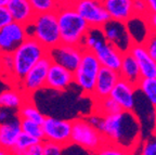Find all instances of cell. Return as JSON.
<instances>
[{
  "instance_id": "obj_18",
  "label": "cell",
  "mask_w": 156,
  "mask_h": 155,
  "mask_svg": "<svg viewBox=\"0 0 156 155\" xmlns=\"http://www.w3.org/2000/svg\"><path fill=\"white\" fill-rule=\"evenodd\" d=\"M5 7L12 17V21L23 25L29 24L36 15L28 0H9Z\"/></svg>"
},
{
  "instance_id": "obj_41",
  "label": "cell",
  "mask_w": 156,
  "mask_h": 155,
  "mask_svg": "<svg viewBox=\"0 0 156 155\" xmlns=\"http://www.w3.org/2000/svg\"><path fill=\"white\" fill-rule=\"evenodd\" d=\"M54 2H55L56 7L60 8V7H65V5H72L74 0H53Z\"/></svg>"
},
{
  "instance_id": "obj_6",
  "label": "cell",
  "mask_w": 156,
  "mask_h": 155,
  "mask_svg": "<svg viewBox=\"0 0 156 155\" xmlns=\"http://www.w3.org/2000/svg\"><path fill=\"white\" fill-rule=\"evenodd\" d=\"M104 141L102 133L91 126L86 118H77L72 121L71 144L80 146L89 153H97Z\"/></svg>"
},
{
  "instance_id": "obj_4",
  "label": "cell",
  "mask_w": 156,
  "mask_h": 155,
  "mask_svg": "<svg viewBox=\"0 0 156 155\" xmlns=\"http://www.w3.org/2000/svg\"><path fill=\"white\" fill-rule=\"evenodd\" d=\"M26 31L29 37L35 38L48 50L61 44L56 11L36 14L26 25Z\"/></svg>"
},
{
  "instance_id": "obj_26",
  "label": "cell",
  "mask_w": 156,
  "mask_h": 155,
  "mask_svg": "<svg viewBox=\"0 0 156 155\" xmlns=\"http://www.w3.org/2000/svg\"><path fill=\"white\" fill-rule=\"evenodd\" d=\"M120 111H122V110L120 109L119 105L117 104L116 101H114L111 97H106L101 100L94 101V109H93V112L102 115V116L115 114V113H118V112H120Z\"/></svg>"
},
{
  "instance_id": "obj_32",
  "label": "cell",
  "mask_w": 156,
  "mask_h": 155,
  "mask_svg": "<svg viewBox=\"0 0 156 155\" xmlns=\"http://www.w3.org/2000/svg\"><path fill=\"white\" fill-rule=\"evenodd\" d=\"M44 146V155H61L64 152L65 146L54 141L42 140Z\"/></svg>"
},
{
  "instance_id": "obj_10",
  "label": "cell",
  "mask_w": 156,
  "mask_h": 155,
  "mask_svg": "<svg viewBox=\"0 0 156 155\" xmlns=\"http://www.w3.org/2000/svg\"><path fill=\"white\" fill-rule=\"evenodd\" d=\"M41 126L44 130V140L54 141L63 146L71 144L72 121L46 116Z\"/></svg>"
},
{
  "instance_id": "obj_16",
  "label": "cell",
  "mask_w": 156,
  "mask_h": 155,
  "mask_svg": "<svg viewBox=\"0 0 156 155\" xmlns=\"http://www.w3.org/2000/svg\"><path fill=\"white\" fill-rule=\"evenodd\" d=\"M73 82V72L52 62L47 74L44 88L55 90V91H65Z\"/></svg>"
},
{
  "instance_id": "obj_36",
  "label": "cell",
  "mask_w": 156,
  "mask_h": 155,
  "mask_svg": "<svg viewBox=\"0 0 156 155\" xmlns=\"http://www.w3.org/2000/svg\"><path fill=\"white\" fill-rule=\"evenodd\" d=\"M17 115V111H14V110L8 109V107H0V124L7 123V121H10L11 119L15 118Z\"/></svg>"
},
{
  "instance_id": "obj_24",
  "label": "cell",
  "mask_w": 156,
  "mask_h": 155,
  "mask_svg": "<svg viewBox=\"0 0 156 155\" xmlns=\"http://www.w3.org/2000/svg\"><path fill=\"white\" fill-rule=\"evenodd\" d=\"M136 87V90L141 92L151 103L152 106L156 109V77L141 78Z\"/></svg>"
},
{
  "instance_id": "obj_12",
  "label": "cell",
  "mask_w": 156,
  "mask_h": 155,
  "mask_svg": "<svg viewBox=\"0 0 156 155\" xmlns=\"http://www.w3.org/2000/svg\"><path fill=\"white\" fill-rule=\"evenodd\" d=\"M27 37L26 25L10 22L0 29V54L12 53Z\"/></svg>"
},
{
  "instance_id": "obj_2",
  "label": "cell",
  "mask_w": 156,
  "mask_h": 155,
  "mask_svg": "<svg viewBox=\"0 0 156 155\" xmlns=\"http://www.w3.org/2000/svg\"><path fill=\"white\" fill-rule=\"evenodd\" d=\"M58 29L62 44L81 46L83 39L90 26L73 5H65L56 9Z\"/></svg>"
},
{
  "instance_id": "obj_28",
  "label": "cell",
  "mask_w": 156,
  "mask_h": 155,
  "mask_svg": "<svg viewBox=\"0 0 156 155\" xmlns=\"http://www.w3.org/2000/svg\"><path fill=\"white\" fill-rule=\"evenodd\" d=\"M37 141H42V140H38V139L28 136L26 133L21 132L17 140L15 141V144L13 146L12 150H11V154L26 155V151L28 149V146H32L33 143L37 142Z\"/></svg>"
},
{
  "instance_id": "obj_8",
  "label": "cell",
  "mask_w": 156,
  "mask_h": 155,
  "mask_svg": "<svg viewBox=\"0 0 156 155\" xmlns=\"http://www.w3.org/2000/svg\"><path fill=\"white\" fill-rule=\"evenodd\" d=\"M72 5L90 27H102L110 20L103 0H74Z\"/></svg>"
},
{
  "instance_id": "obj_17",
  "label": "cell",
  "mask_w": 156,
  "mask_h": 155,
  "mask_svg": "<svg viewBox=\"0 0 156 155\" xmlns=\"http://www.w3.org/2000/svg\"><path fill=\"white\" fill-rule=\"evenodd\" d=\"M129 52L139 65L142 78L156 77V61L150 56L143 44H132Z\"/></svg>"
},
{
  "instance_id": "obj_21",
  "label": "cell",
  "mask_w": 156,
  "mask_h": 155,
  "mask_svg": "<svg viewBox=\"0 0 156 155\" xmlns=\"http://www.w3.org/2000/svg\"><path fill=\"white\" fill-rule=\"evenodd\" d=\"M118 73H119L120 78L129 81L130 84L134 86L138 85V82L142 78L139 65L129 51L122 54V64H120V67L118 70Z\"/></svg>"
},
{
  "instance_id": "obj_43",
  "label": "cell",
  "mask_w": 156,
  "mask_h": 155,
  "mask_svg": "<svg viewBox=\"0 0 156 155\" xmlns=\"http://www.w3.org/2000/svg\"><path fill=\"white\" fill-rule=\"evenodd\" d=\"M5 154H9V152L5 151L2 146H0V155H5Z\"/></svg>"
},
{
  "instance_id": "obj_34",
  "label": "cell",
  "mask_w": 156,
  "mask_h": 155,
  "mask_svg": "<svg viewBox=\"0 0 156 155\" xmlns=\"http://www.w3.org/2000/svg\"><path fill=\"white\" fill-rule=\"evenodd\" d=\"M132 9H133V14L138 16L145 17L150 13L149 7L145 0H133Z\"/></svg>"
},
{
  "instance_id": "obj_25",
  "label": "cell",
  "mask_w": 156,
  "mask_h": 155,
  "mask_svg": "<svg viewBox=\"0 0 156 155\" xmlns=\"http://www.w3.org/2000/svg\"><path fill=\"white\" fill-rule=\"evenodd\" d=\"M17 115L20 118L30 119V121H34L38 124H42V121H44V117H46L29 99L26 102H24V104L19 109Z\"/></svg>"
},
{
  "instance_id": "obj_29",
  "label": "cell",
  "mask_w": 156,
  "mask_h": 155,
  "mask_svg": "<svg viewBox=\"0 0 156 155\" xmlns=\"http://www.w3.org/2000/svg\"><path fill=\"white\" fill-rule=\"evenodd\" d=\"M28 1L36 14L56 11V9H58L53 0H28Z\"/></svg>"
},
{
  "instance_id": "obj_19",
  "label": "cell",
  "mask_w": 156,
  "mask_h": 155,
  "mask_svg": "<svg viewBox=\"0 0 156 155\" xmlns=\"http://www.w3.org/2000/svg\"><path fill=\"white\" fill-rule=\"evenodd\" d=\"M132 3L133 0H103L110 19L125 23L134 15Z\"/></svg>"
},
{
  "instance_id": "obj_5",
  "label": "cell",
  "mask_w": 156,
  "mask_h": 155,
  "mask_svg": "<svg viewBox=\"0 0 156 155\" xmlns=\"http://www.w3.org/2000/svg\"><path fill=\"white\" fill-rule=\"evenodd\" d=\"M100 68L101 64L98 61L95 54L93 53V51L83 49L80 63L73 73V75L74 82L83 90L86 96L91 97L92 95L97 76Z\"/></svg>"
},
{
  "instance_id": "obj_44",
  "label": "cell",
  "mask_w": 156,
  "mask_h": 155,
  "mask_svg": "<svg viewBox=\"0 0 156 155\" xmlns=\"http://www.w3.org/2000/svg\"><path fill=\"white\" fill-rule=\"evenodd\" d=\"M8 2H9V0H0V7H5Z\"/></svg>"
},
{
  "instance_id": "obj_37",
  "label": "cell",
  "mask_w": 156,
  "mask_h": 155,
  "mask_svg": "<svg viewBox=\"0 0 156 155\" xmlns=\"http://www.w3.org/2000/svg\"><path fill=\"white\" fill-rule=\"evenodd\" d=\"M26 155H44V146L42 141H37L29 146L26 151Z\"/></svg>"
},
{
  "instance_id": "obj_11",
  "label": "cell",
  "mask_w": 156,
  "mask_h": 155,
  "mask_svg": "<svg viewBox=\"0 0 156 155\" xmlns=\"http://www.w3.org/2000/svg\"><path fill=\"white\" fill-rule=\"evenodd\" d=\"M101 28L107 42L119 49L122 53L129 51L133 41L127 31L126 23L110 19Z\"/></svg>"
},
{
  "instance_id": "obj_31",
  "label": "cell",
  "mask_w": 156,
  "mask_h": 155,
  "mask_svg": "<svg viewBox=\"0 0 156 155\" xmlns=\"http://www.w3.org/2000/svg\"><path fill=\"white\" fill-rule=\"evenodd\" d=\"M140 153L143 155H156V135L152 133L140 144Z\"/></svg>"
},
{
  "instance_id": "obj_30",
  "label": "cell",
  "mask_w": 156,
  "mask_h": 155,
  "mask_svg": "<svg viewBox=\"0 0 156 155\" xmlns=\"http://www.w3.org/2000/svg\"><path fill=\"white\" fill-rule=\"evenodd\" d=\"M97 154L101 155H125L127 154L122 148H119L118 146H116L115 143L110 142V141L105 140L102 143V146L98 149Z\"/></svg>"
},
{
  "instance_id": "obj_15",
  "label": "cell",
  "mask_w": 156,
  "mask_h": 155,
  "mask_svg": "<svg viewBox=\"0 0 156 155\" xmlns=\"http://www.w3.org/2000/svg\"><path fill=\"white\" fill-rule=\"evenodd\" d=\"M136 87L129 81L119 78L112 89L110 97L120 106L122 111H133L136 104Z\"/></svg>"
},
{
  "instance_id": "obj_46",
  "label": "cell",
  "mask_w": 156,
  "mask_h": 155,
  "mask_svg": "<svg viewBox=\"0 0 156 155\" xmlns=\"http://www.w3.org/2000/svg\"><path fill=\"white\" fill-rule=\"evenodd\" d=\"M0 107H1V104H0Z\"/></svg>"
},
{
  "instance_id": "obj_1",
  "label": "cell",
  "mask_w": 156,
  "mask_h": 155,
  "mask_svg": "<svg viewBox=\"0 0 156 155\" xmlns=\"http://www.w3.org/2000/svg\"><path fill=\"white\" fill-rule=\"evenodd\" d=\"M98 130L106 141L115 143L127 154H133L141 144L142 126L133 111H120L102 117Z\"/></svg>"
},
{
  "instance_id": "obj_42",
  "label": "cell",
  "mask_w": 156,
  "mask_h": 155,
  "mask_svg": "<svg viewBox=\"0 0 156 155\" xmlns=\"http://www.w3.org/2000/svg\"><path fill=\"white\" fill-rule=\"evenodd\" d=\"M150 13H156V0H145Z\"/></svg>"
},
{
  "instance_id": "obj_22",
  "label": "cell",
  "mask_w": 156,
  "mask_h": 155,
  "mask_svg": "<svg viewBox=\"0 0 156 155\" xmlns=\"http://www.w3.org/2000/svg\"><path fill=\"white\" fill-rule=\"evenodd\" d=\"M126 27L133 44H144L145 39L151 33L145 17L138 15H133L131 19L128 20L126 22Z\"/></svg>"
},
{
  "instance_id": "obj_40",
  "label": "cell",
  "mask_w": 156,
  "mask_h": 155,
  "mask_svg": "<svg viewBox=\"0 0 156 155\" xmlns=\"http://www.w3.org/2000/svg\"><path fill=\"white\" fill-rule=\"evenodd\" d=\"M145 20L147 24H149L151 32L156 33V13H149L145 16Z\"/></svg>"
},
{
  "instance_id": "obj_45",
  "label": "cell",
  "mask_w": 156,
  "mask_h": 155,
  "mask_svg": "<svg viewBox=\"0 0 156 155\" xmlns=\"http://www.w3.org/2000/svg\"><path fill=\"white\" fill-rule=\"evenodd\" d=\"M153 133L156 135V121H155V126H154V129H153Z\"/></svg>"
},
{
  "instance_id": "obj_33",
  "label": "cell",
  "mask_w": 156,
  "mask_h": 155,
  "mask_svg": "<svg viewBox=\"0 0 156 155\" xmlns=\"http://www.w3.org/2000/svg\"><path fill=\"white\" fill-rule=\"evenodd\" d=\"M0 70H1V72H5L10 78H12V74H13L12 53L0 54Z\"/></svg>"
},
{
  "instance_id": "obj_7",
  "label": "cell",
  "mask_w": 156,
  "mask_h": 155,
  "mask_svg": "<svg viewBox=\"0 0 156 155\" xmlns=\"http://www.w3.org/2000/svg\"><path fill=\"white\" fill-rule=\"evenodd\" d=\"M51 63L52 61L48 54L41 58L27 72V74L19 82L16 87L21 88L28 97H30L39 90L44 89L46 86L47 74H48Z\"/></svg>"
},
{
  "instance_id": "obj_3",
  "label": "cell",
  "mask_w": 156,
  "mask_h": 155,
  "mask_svg": "<svg viewBox=\"0 0 156 155\" xmlns=\"http://www.w3.org/2000/svg\"><path fill=\"white\" fill-rule=\"evenodd\" d=\"M48 54V49H46L40 42L33 37H27L22 44L12 52L13 56V74L12 79L15 85L23 79L30 68L39 60Z\"/></svg>"
},
{
  "instance_id": "obj_13",
  "label": "cell",
  "mask_w": 156,
  "mask_h": 155,
  "mask_svg": "<svg viewBox=\"0 0 156 155\" xmlns=\"http://www.w3.org/2000/svg\"><path fill=\"white\" fill-rule=\"evenodd\" d=\"M91 51L95 54L101 66L118 70L122 60V52L112 44L107 42L105 38L98 40L92 47Z\"/></svg>"
},
{
  "instance_id": "obj_38",
  "label": "cell",
  "mask_w": 156,
  "mask_h": 155,
  "mask_svg": "<svg viewBox=\"0 0 156 155\" xmlns=\"http://www.w3.org/2000/svg\"><path fill=\"white\" fill-rule=\"evenodd\" d=\"M10 22H12V17L10 15L7 7H0V29Z\"/></svg>"
},
{
  "instance_id": "obj_9",
  "label": "cell",
  "mask_w": 156,
  "mask_h": 155,
  "mask_svg": "<svg viewBox=\"0 0 156 155\" xmlns=\"http://www.w3.org/2000/svg\"><path fill=\"white\" fill-rule=\"evenodd\" d=\"M83 52V48L81 46H73L61 42L48 50V56L53 63L63 66L74 73L80 63Z\"/></svg>"
},
{
  "instance_id": "obj_27",
  "label": "cell",
  "mask_w": 156,
  "mask_h": 155,
  "mask_svg": "<svg viewBox=\"0 0 156 155\" xmlns=\"http://www.w3.org/2000/svg\"><path fill=\"white\" fill-rule=\"evenodd\" d=\"M21 131L28 136L36 138L38 140H44V130H42L41 124H38L34 121L26 118H20Z\"/></svg>"
},
{
  "instance_id": "obj_35",
  "label": "cell",
  "mask_w": 156,
  "mask_h": 155,
  "mask_svg": "<svg viewBox=\"0 0 156 155\" xmlns=\"http://www.w3.org/2000/svg\"><path fill=\"white\" fill-rule=\"evenodd\" d=\"M144 47L149 54L156 61V33L151 32L144 41Z\"/></svg>"
},
{
  "instance_id": "obj_20",
  "label": "cell",
  "mask_w": 156,
  "mask_h": 155,
  "mask_svg": "<svg viewBox=\"0 0 156 155\" xmlns=\"http://www.w3.org/2000/svg\"><path fill=\"white\" fill-rule=\"evenodd\" d=\"M21 132L22 131L19 116L7 123L0 124V146H2L5 151L9 152V154H11V150Z\"/></svg>"
},
{
  "instance_id": "obj_14",
  "label": "cell",
  "mask_w": 156,
  "mask_h": 155,
  "mask_svg": "<svg viewBox=\"0 0 156 155\" xmlns=\"http://www.w3.org/2000/svg\"><path fill=\"white\" fill-rule=\"evenodd\" d=\"M119 78L120 76L118 70L101 66L100 70L98 73L91 98H93V100L97 101V100H101L103 98L110 97L111 91Z\"/></svg>"
},
{
  "instance_id": "obj_23",
  "label": "cell",
  "mask_w": 156,
  "mask_h": 155,
  "mask_svg": "<svg viewBox=\"0 0 156 155\" xmlns=\"http://www.w3.org/2000/svg\"><path fill=\"white\" fill-rule=\"evenodd\" d=\"M28 100V96L21 88L7 89L0 93V104L3 107L19 111V109Z\"/></svg>"
},
{
  "instance_id": "obj_39",
  "label": "cell",
  "mask_w": 156,
  "mask_h": 155,
  "mask_svg": "<svg viewBox=\"0 0 156 155\" xmlns=\"http://www.w3.org/2000/svg\"><path fill=\"white\" fill-rule=\"evenodd\" d=\"M102 117H103L102 115L98 114V113H95V112H92L90 115H88V116L86 117V121L90 124L91 126L95 127V128L98 129V127H99V125H100L101 121H102Z\"/></svg>"
}]
</instances>
